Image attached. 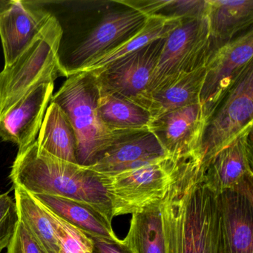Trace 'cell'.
Returning <instances> with one entry per match:
<instances>
[{
    "mask_svg": "<svg viewBox=\"0 0 253 253\" xmlns=\"http://www.w3.org/2000/svg\"><path fill=\"white\" fill-rule=\"evenodd\" d=\"M205 66L180 77L169 84L141 93L131 101L144 109L151 120L200 103Z\"/></svg>",
    "mask_w": 253,
    "mask_h": 253,
    "instance_id": "cell-17",
    "label": "cell"
},
{
    "mask_svg": "<svg viewBox=\"0 0 253 253\" xmlns=\"http://www.w3.org/2000/svg\"><path fill=\"white\" fill-rule=\"evenodd\" d=\"M19 220L45 253H60L55 224L48 210L30 192L14 186Z\"/></svg>",
    "mask_w": 253,
    "mask_h": 253,
    "instance_id": "cell-21",
    "label": "cell"
},
{
    "mask_svg": "<svg viewBox=\"0 0 253 253\" xmlns=\"http://www.w3.org/2000/svg\"><path fill=\"white\" fill-rule=\"evenodd\" d=\"M7 248V253H45L20 221Z\"/></svg>",
    "mask_w": 253,
    "mask_h": 253,
    "instance_id": "cell-27",
    "label": "cell"
},
{
    "mask_svg": "<svg viewBox=\"0 0 253 253\" xmlns=\"http://www.w3.org/2000/svg\"><path fill=\"white\" fill-rule=\"evenodd\" d=\"M54 17L36 2L0 1V39L5 66L12 64L43 35Z\"/></svg>",
    "mask_w": 253,
    "mask_h": 253,
    "instance_id": "cell-9",
    "label": "cell"
},
{
    "mask_svg": "<svg viewBox=\"0 0 253 253\" xmlns=\"http://www.w3.org/2000/svg\"><path fill=\"white\" fill-rule=\"evenodd\" d=\"M207 119L201 103L169 112L152 120L148 130L156 137L169 158L200 155Z\"/></svg>",
    "mask_w": 253,
    "mask_h": 253,
    "instance_id": "cell-13",
    "label": "cell"
},
{
    "mask_svg": "<svg viewBox=\"0 0 253 253\" xmlns=\"http://www.w3.org/2000/svg\"><path fill=\"white\" fill-rule=\"evenodd\" d=\"M204 167L207 183L217 194L253 180V127L217 152Z\"/></svg>",
    "mask_w": 253,
    "mask_h": 253,
    "instance_id": "cell-16",
    "label": "cell"
},
{
    "mask_svg": "<svg viewBox=\"0 0 253 253\" xmlns=\"http://www.w3.org/2000/svg\"><path fill=\"white\" fill-rule=\"evenodd\" d=\"M253 125V66L232 87L206 124L200 155L206 165Z\"/></svg>",
    "mask_w": 253,
    "mask_h": 253,
    "instance_id": "cell-7",
    "label": "cell"
},
{
    "mask_svg": "<svg viewBox=\"0 0 253 253\" xmlns=\"http://www.w3.org/2000/svg\"><path fill=\"white\" fill-rule=\"evenodd\" d=\"M164 253H220L218 194L196 155L171 162L170 181L159 204Z\"/></svg>",
    "mask_w": 253,
    "mask_h": 253,
    "instance_id": "cell-1",
    "label": "cell"
},
{
    "mask_svg": "<svg viewBox=\"0 0 253 253\" xmlns=\"http://www.w3.org/2000/svg\"><path fill=\"white\" fill-rule=\"evenodd\" d=\"M54 81L43 83L20 99L0 118V139L23 149L36 140L54 94Z\"/></svg>",
    "mask_w": 253,
    "mask_h": 253,
    "instance_id": "cell-14",
    "label": "cell"
},
{
    "mask_svg": "<svg viewBox=\"0 0 253 253\" xmlns=\"http://www.w3.org/2000/svg\"><path fill=\"white\" fill-rule=\"evenodd\" d=\"M32 195L51 212L89 236L118 243L122 241L114 232L112 225L90 206L63 197L41 194Z\"/></svg>",
    "mask_w": 253,
    "mask_h": 253,
    "instance_id": "cell-19",
    "label": "cell"
},
{
    "mask_svg": "<svg viewBox=\"0 0 253 253\" xmlns=\"http://www.w3.org/2000/svg\"><path fill=\"white\" fill-rule=\"evenodd\" d=\"M98 97L94 77L78 72L67 77L50 101L58 105L70 121L76 134L77 161L84 167L92 166L120 137L134 132L109 129L97 114Z\"/></svg>",
    "mask_w": 253,
    "mask_h": 253,
    "instance_id": "cell-3",
    "label": "cell"
},
{
    "mask_svg": "<svg viewBox=\"0 0 253 253\" xmlns=\"http://www.w3.org/2000/svg\"><path fill=\"white\" fill-rule=\"evenodd\" d=\"M63 29L53 17L43 35L12 64L0 72V118L30 92L43 83L66 77L59 56Z\"/></svg>",
    "mask_w": 253,
    "mask_h": 253,
    "instance_id": "cell-4",
    "label": "cell"
},
{
    "mask_svg": "<svg viewBox=\"0 0 253 253\" xmlns=\"http://www.w3.org/2000/svg\"><path fill=\"white\" fill-rule=\"evenodd\" d=\"M206 17L217 49L236 38L253 23V0H207Z\"/></svg>",
    "mask_w": 253,
    "mask_h": 253,
    "instance_id": "cell-18",
    "label": "cell"
},
{
    "mask_svg": "<svg viewBox=\"0 0 253 253\" xmlns=\"http://www.w3.org/2000/svg\"><path fill=\"white\" fill-rule=\"evenodd\" d=\"M93 253H130L121 242H115L100 238H93Z\"/></svg>",
    "mask_w": 253,
    "mask_h": 253,
    "instance_id": "cell-28",
    "label": "cell"
},
{
    "mask_svg": "<svg viewBox=\"0 0 253 253\" xmlns=\"http://www.w3.org/2000/svg\"><path fill=\"white\" fill-rule=\"evenodd\" d=\"M97 114L109 129L117 132L148 129L151 120L149 114L134 102L118 94L100 91Z\"/></svg>",
    "mask_w": 253,
    "mask_h": 253,
    "instance_id": "cell-23",
    "label": "cell"
},
{
    "mask_svg": "<svg viewBox=\"0 0 253 253\" xmlns=\"http://www.w3.org/2000/svg\"><path fill=\"white\" fill-rule=\"evenodd\" d=\"M165 40L153 41L104 69L89 73L95 79L99 91L118 94L129 100L144 92L150 84Z\"/></svg>",
    "mask_w": 253,
    "mask_h": 253,
    "instance_id": "cell-10",
    "label": "cell"
},
{
    "mask_svg": "<svg viewBox=\"0 0 253 253\" xmlns=\"http://www.w3.org/2000/svg\"><path fill=\"white\" fill-rule=\"evenodd\" d=\"M148 17L137 10L106 14L89 35L75 48L66 66V78L82 72L91 62L137 33Z\"/></svg>",
    "mask_w": 253,
    "mask_h": 253,
    "instance_id": "cell-11",
    "label": "cell"
},
{
    "mask_svg": "<svg viewBox=\"0 0 253 253\" xmlns=\"http://www.w3.org/2000/svg\"><path fill=\"white\" fill-rule=\"evenodd\" d=\"M168 155L148 129L128 133L120 137L89 167L109 176L167 158Z\"/></svg>",
    "mask_w": 253,
    "mask_h": 253,
    "instance_id": "cell-15",
    "label": "cell"
},
{
    "mask_svg": "<svg viewBox=\"0 0 253 253\" xmlns=\"http://www.w3.org/2000/svg\"><path fill=\"white\" fill-rule=\"evenodd\" d=\"M19 222L15 199L8 193L0 194V253L9 245Z\"/></svg>",
    "mask_w": 253,
    "mask_h": 253,
    "instance_id": "cell-26",
    "label": "cell"
},
{
    "mask_svg": "<svg viewBox=\"0 0 253 253\" xmlns=\"http://www.w3.org/2000/svg\"><path fill=\"white\" fill-rule=\"evenodd\" d=\"M215 48L207 17L183 20L165 40L150 84L152 91L205 66Z\"/></svg>",
    "mask_w": 253,
    "mask_h": 253,
    "instance_id": "cell-5",
    "label": "cell"
},
{
    "mask_svg": "<svg viewBox=\"0 0 253 253\" xmlns=\"http://www.w3.org/2000/svg\"><path fill=\"white\" fill-rule=\"evenodd\" d=\"M183 20L163 16H149L144 26L131 38L91 62L81 72L94 73L117 60L135 52L157 40L167 38Z\"/></svg>",
    "mask_w": 253,
    "mask_h": 253,
    "instance_id": "cell-22",
    "label": "cell"
},
{
    "mask_svg": "<svg viewBox=\"0 0 253 253\" xmlns=\"http://www.w3.org/2000/svg\"><path fill=\"white\" fill-rule=\"evenodd\" d=\"M220 253H253V180L218 194Z\"/></svg>",
    "mask_w": 253,
    "mask_h": 253,
    "instance_id": "cell-12",
    "label": "cell"
},
{
    "mask_svg": "<svg viewBox=\"0 0 253 253\" xmlns=\"http://www.w3.org/2000/svg\"><path fill=\"white\" fill-rule=\"evenodd\" d=\"M171 164L167 157L112 175H103L112 217L138 214L159 204L169 183Z\"/></svg>",
    "mask_w": 253,
    "mask_h": 253,
    "instance_id": "cell-6",
    "label": "cell"
},
{
    "mask_svg": "<svg viewBox=\"0 0 253 253\" xmlns=\"http://www.w3.org/2000/svg\"><path fill=\"white\" fill-rule=\"evenodd\" d=\"M37 140L40 148L63 161L78 164L77 138L68 117L55 103L50 102Z\"/></svg>",
    "mask_w": 253,
    "mask_h": 253,
    "instance_id": "cell-20",
    "label": "cell"
},
{
    "mask_svg": "<svg viewBox=\"0 0 253 253\" xmlns=\"http://www.w3.org/2000/svg\"><path fill=\"white\" fill-rule=\"evenodd\" d=\"M10 179L32 195H54L87 204L112 224V205L102 174L88 167L55 158L37 140L19 149Z\"/></svg>",
    "mask_w": 253,
    "mask_h": 253,
    "instance_id": "cell-2",
    "label": "cell"
},
{
    "mask_svg": "<svg viewBox=\"0 0 253 253\" xmlns=\"http://www.w3.org/2000/svg\"><path fill=\"white\" fill-rule=\"evenodd\" d=\"M48 211L55 224L60 253H93V240L91 236L66 223L50 210Z\"/></svg>",
    "mask_w": 253,
    "mask_h": 253,
    "instance_id": "cell-25",
    "label": "cell"
},
{
    "mask_svg": "<svg viewBox=\"0 0 253 253\" xmlns=\"http://www.w3.org/2000/svg\"><path fill=\"white\" fill-rule=\"evenodd\" d=\"M253 31L217 48L205 65L200 103L208 121L232 87L253 66Z\"/></svg>",
    "mask_w": 253,
    "mask_h": 253,
    "instance_id": "cell-8",
    "label": "cell"
},
{
    "mask_svg": "<svg viewBox=\"0 0 253 253\" xmlns=\"http://www.w3.org/2000/svg\"><path fill=\"white\" fill-rule=\"evenodd\" d=\"M122 241L130 253H164L159 204L131 214L128 234Z\"/></svg>",
    "mask_w": 253,
    "mask_h": 253,
    "instance_id": "cell-24",
    "label": "cell"
}]
</instances>
